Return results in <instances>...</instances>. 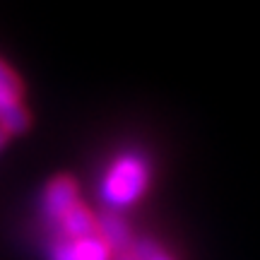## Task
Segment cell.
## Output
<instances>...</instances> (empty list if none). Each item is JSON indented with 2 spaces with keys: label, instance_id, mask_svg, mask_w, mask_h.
Returning a JSON list of instances; mask_svg holds the SVG:
<instances>
[{
  "label": "cell",
  "instance_id": "obj_1",
  "mask_svg": "<svg viewBox=\"0 0 260 260\" xmlns=\"http://www.w3.org/2000/svg\"><path fill=\"white\" fill-rule=\"evenodd\" d=\"M149 183H152L149 159L138 149H128V152L116 154L113 161L106 167L102 183H99V193L109 210L121 212L147 193Z\"/></svg>",
  "mask_w": 260,
  "mask_h": 260
},
{
  "label": "cell",
  "instance_id": "obj_2",
  "mask_svg": "<svg viewBox=\"0 0 260 260\" xmlns=\"http://www.w3.org/2000/svg\"><path fill=\"white\" fill-rule=\"evenodd\" d=\"M48 255H51V260H113L111 246L104 241L102 232L94 234V236L77 239V241L51 239Z\"/></svg>",
  "mask_w": 260,
  "mask_h": 260
},
{
  "label": "cell",
  "instance_id": "obj_3",
  "mask_svg": "<svg viewBox=\"0 0 260 260\" xmlns=\"http://www.w3.org/2000/svg\"><path fill=\"white\" fill-rule=\"evenodd\" d=\"M75 203H80V190L70 176H56L51 178L41 195V217L44 222L53 224L63 212H68Z\"/></svg>",
  "mask_w": 260,
  "mask_h": 260
},
{
  "label": "cell",
  "instance_id": "obj_4",
  "mask_svg": "<svg viewBox=\"0 0 260 260\" xmlns=\"http://www.w3.org/2000/svg\"><path fill=\"white\" fill-rule=\"evenodd\" d=\"M96 219H99V232H102L104 241L111 246L113 255L116 253H125L135 246V236L130 232V224L123 219L121 212L104 210L102 214H96Z\"/></svg>",
  "mask_w": 260,
  "mask_h": 260
},
{
  "label": "cell",
  "instance_id": "obj_5",
  "mask_svg": "<svg viewBox=\"0 0 260 260\" xmlns=\"http://www.w3.org/2000/svg\"><path fill=\"white\" fill-rule=\"evenodd\" d=\"M31 123V113L22 99H12V96H0V128L8 135H17L24 133Z\"/></svg>",
  "mask_w": 260,
  "mask_h": 260
},
{
  "label": "cell",
  "instance_id": "obj_6",
  "mask_svg": "<svg viewBox=\"0 0 260 260\" xmlns=\"http://www.w3.org/2000/svg\"><path fill=\"white\" fill-rule=\"evenodd\" d=\"M133 255L135 260H176L171 253L159 246L154 239H135V246H133Z\"/></svg>",
  "mask_w": 260,
  "mask_h": 260
},
{
  "label": "cell",
  "instance_id": "obj_7",
  "mask_svg": "<svg viewBox=\"0 0 260 260\" xmlns=\"http://www.w3.org/2000/svg\"><path fill=\"white\" fill-rule=\"evenodd\" d=\"M22 94H24V84L19 80V75L5 60H0V96L22 99Z\"/></svg>",
  "mask_w": 260,
  "mask_h": 260
},
{
  "label": "cell",
  "instance_id": "obj_8",
  "mask_svg": "<svg viewBox=\"0 0 260 260\" xmlns=\"http://www.w3.org/2000/svg\"><path fill=\"white\" fill-rule=\"evenodd\" d=\"M113 260H135L133 248H130V251H125V253H116V255H113Z\"/></svg>",
  "mask_w": 260,
  "mask_h": 260
},
{
  "label": "cell",
  "instance_id": "obj_9",
  "mask_svg": "<svg viewBox=\"0 0 260 260\" xmlns=\"http://www.w3.org/2000/svg\"><path fill=\"white\" fill-rule=\"evenodd\" d=\"M5 142H8V133H5V130H3V128H0V147H3Z\"/></svg>",
  "mask_w": 260,
  "mask_h": 260
}]
</instances>
